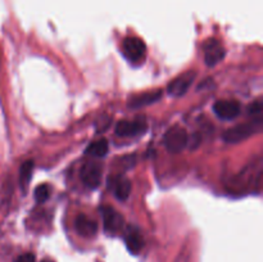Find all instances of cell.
<instances>
[{"instance_id":"cell-16","label":"cell","mask_w":263,"mask_h":262,"mask_svg":"<svg viewBox=\"0 0 263 262\" xmlns=\"http://www.w3.org/2000/svg\"><path fill=\"white\" fill-rule=\"evenodd\" d=\"M50 197V188L46 184L39 185L35 189V199L37 203H44Z\"/></svg>"},{"instance_id":"cell-7","label":"cell","mask_w":263,"mask_h":262,"mask_svg":"<svg viewBox=\"0 0 263 262\" xmlns=\"http://www.w3.org/2000/svg\"><path fill=\"white\" fill-rule=\"evenodd\" d=\"M148 125H146L144 118H136L135 121H127L123 120L116 125V134L120 136H136L143 134L146 130Z\"/></svg>"},{"instance_id":"cell-5","label":"cell","mask_w":263,"mask_h":262,"mask_svg":"<svg viewBox=\"0 0 263 262\" xmlns=\"http://www.w3.org/2000/svg\"><path fill=\"white\" fill-rule=\"evenodd\" d=\"M102 164L98 162H86L81 169V180L90 189H97L102 181Z\"/></svg>"},{"instance_id":"cell-2","label":"cell","mask_w":263,"mask_h":262,"mask_svg":"<svg viewBox=\"0 0 263 262\" xmlns=\"http://www.w3.org/2000/svg\"><path fill=\"white\" fill-rule=\"evenodd\" d=\"M164 146L171 153H179L187 145V133L180 125H175L167 130L163 138Z\"/></svg>"},{"instance_id":"cell-13","label":"cell","mask_w":263,"mask_h":262,"mask_svg":"<svg viewBox=\"0 0 263 262\" xmlns=\"http://www.w3.org/2000/svg\"><path fill=\"white\" fill-rule=\"evenodd\" d=\"M125 244L131 253L138 254L143 249L144 246V240L140 231L136 230V229H128L125 235Z\"/></svg>"},{"instance_id":"cell-17","label":"cell","mask_w":263,"mask_h":262,"mask_svg":"<svg viewBox=\"0 0 263 262\" xmlns=\"http://www.w3.org/2000/svg\"><path fill=\"white\" fill-rule=\"evenodd\" d=\"M262 102H254L248 107L249 115H259L262 112Z\"/></svg>"},{"instance_id":"cell-4","label":"cell","mask_w":263,"mask_h":262,"mask_svg":"<svg viewBox=\"0 0 263 262\" xmlns=\"http://www.w3.org/2000/svg\"><path fill=\"white\" fill-rule=\"evenodd\" d=\"M213 112L221 120H235L241 113V104L238 100H217L213 104Z\"/></svg>"},{"instance_id":"cell-14","label":"cell","mask_w":263,"mask_h":262,"mask_svg":"<svg viewBox=\"0 0 263 262\" xmlns=\"http://www.w3.org/2000/svg\"><path fill=\"white\" fill-rule=\"evenodd\" d=\"M108 141L105 139H99V140H95L90 144L86 148V154L89 156L95 157V158H100V157H104L108 153Z\"/></svg>"},{"instance_id":"cell-6","label":"cell","mask_w":263,"mask_h":262,"mask_svg":"<svg viewBox=\"0 0 263 262\" xmlns=\"http://www.w3.org/2000/svg\"><path fill=\"white\" fill-rule=\"evenodd\" d=\"M122 50L128 61L139 62L145 55L146 45L139 38H126L122 44Z\"/></svg>"},{"instance_id":"cell-8","label":"cell","mask_w":263,"mask_h":262,"mask_svg":"<svg viewBox=\"0 0 263 262\" xmlns=\"http://www.w3.org/2000/svg\"><path fill=\"white\" fill-rule=\"evenodd\" d=\"M195 76H197V72L194 71H187L185 73L180 74L167 87L168 94L174 95V97H181V95H184L187 91V89L192 86L193 82H194Z\"/></svg>"},{"instance_id":"cell-18","label":"cell","mask_w":263,"mask_h":262,"mask_svg":"<svg viewBox=\"0 0 263 262\" xmlns=\"http://www.w3.org/2000/svg\"><path fill=\"white\" fill-rule=\"evenodd\" d=\"M15 262H36V259L32 253H23L15 259Z\"/></svg>"},{"instance_id":"cell-3","label":"cell","mask_w":263,"mask_h":262,"mask_svg":"<svg viewBox=\"0 0 263 262\" xmlns=\"http://www.w3.org/2000/svg\"><path fill=\"white\" fill-rule=\"evenodd\" d=\"M100 212L103 216V223H104V230L109 234H117L118 231L122 230L125 225L123 216L118 211L110 205H104L100 208Z\"/></svg>"},{"instance_id":"cell-11","label":"cell","mask_w":263,"mask_h":262,"mask_svg":"<svg viewBox=\"0 0 263 262\" xmlns=\"http://www.w3.org/2000/svg\"><path fill=\"white\" fill-rule=\"evenodd\" d=\"M74 229L81 236H94L98 233V223L86 215H79L74 220Z\"/></svg>"},{"instance_id":"cell-9","label":"cell","mask_w":263,"mask_h":262,"mask_svg":"<svg viewBox=\"0 0 263 262\" xmlns=\"http://www.w3.org/2000/svg\"><path fill=\"white\" fill-rule=\"evenodd\" d=\"M225 49L215 39H211L204 44V61L207 66L213 67L225 58Z\"/></svg>"},{"instance_id":"cell-19","label":"cell","mask_w":263,"mask_h":262,"mask_svg":"<svg viewBox=\"0 0 263 262\" xmlns=\"http://www.w3.org/2000/svg\"><path fill=\"white\" fill-rule=\"evenodd\" d=\"M41 262H54V261H51V259H48V258H45V259H43V261Z\"/></svg>"},{"instance_id":"cell-12","label":"cell","mask_w":263,"mask_h":262,"mask_svg":"<svg viewBox=\"0 0 263 262\" xmlns=\"http://www.w3.org/2000/svg\"><path fill=\"white\" fill-rule=\"evenodd\" d=\"M162 97V91H148L143 92V94L135 95V97L128 99V107L135 109V108L145 107V105L152 104V103L157 102L159 98Z\"/></svg>"},{"instance_id":"cell-10","label":"cell","mask_w":263,"mask_h":262,"mask_svg":"<svg viewBox=\"0 0 263 262\" xmlns=\"http://www.w3.org/2000/svg\"><path fill=\"white\" fill-rule=\"evenodd\" d=\"M110 186H112L113 193L116 198L120 200H126L130 195L131 192V182L123 175H117V176L110 179Z\"/></svg>"},{"instance_id":"cell-15","label":"cell","mask_w":263,"mask_h":262,"mask_svg":"<svg viewBox=\"0 0 263 262\" xmlns=\"http://www.w3.org/2000/svg\"><path fill=\"white\" fill-rule=\"evenodd\" d=\"M32 170H33V162L31 161V159L30 161H25L22 166H21L20 182L23 190H25L26 186H28V184H30L31 176H32Z\"/></svg>"},{"instance_id":"cell-1","label":"cell","mask_w":263,"mask_h":262,"mask_svg":"<svg viewBox=\"0 0 263 262\" xmlns=\"http://www.w3.org/2000/svg\"><path fill=\"white\" fill-rule=\"evenodd\" d=\"M262 127V120L261 118H257L253 122H247V123H240V125L235 126V127H231L223 134V140L226 143H239V141H243L246 139L251 138L253 134L258 133Z\"/></svg>"}]
</instances>
